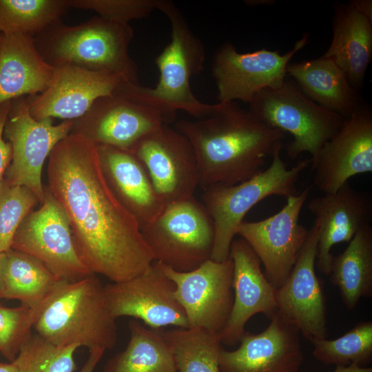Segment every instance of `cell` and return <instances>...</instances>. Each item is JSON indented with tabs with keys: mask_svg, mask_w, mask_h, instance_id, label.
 <instances>
[{
	"mask_svg": "<svg viewBox=\"0 0 372 372\" xmlns=\"http://www.w3.org/2000/svg\"><path fill=\"white\" fill-rule=\"evenodd\" d=\"M48 158V190L65 211L91 273L118 282L145 271L154 257L136 219L110 186L97 145L70 132Z\"/></svg>",
	"mask_w": 372,
	"mask_h": 372,
	"instance_id": "6da1fadb",
	"label": "cell"
},
{
	"mask_svg": "<svg viewBox=\"0 0 372 372\" xmlns=\"http://www.w3.org/2000/svg\"><path fill=\"white\" fill-rule=\"evenodd\" d=\"M176 126L194 149L203 189L236 185L259 174L285 137L236 101L218 102L210 115L196 121L182 120Z\"/></svg>",
	"mask_w": 372,
	"mask_h": 372,
	"instance_id": "7a4b0ae2",
	"label": "cell"
},
{
	"mask_svg": "<svg viewBox=\"0 0 372 372\" xmlns=\"http://www.w3.org/2000/svg\"><path fill=\"white\" fill-rule=\"evenodd\" d=\"M34 311L33 329L56 346L105 351L116 342V319L107 307L104 286L96 274L59 280Z\"/></svg>",
	"mask_w": 372,
	"mask_h": 372,
	"instance_id": "3957f363",
	"label": "cell"
},
{
	"mask_svg": "<svg viewBox=\"0 0 372 372\" xmlns=\"http://www.w3.org/2000/svg\"><path fill=\"white\" fill-rule=\"evenodd\" d=\"M133 36L130 24L98 16L76 25L60 21L33 39L40 55L52 67L74 65L139 83L136 63L129 53Z\"/></svg>",
	"mask_w": 372,
	"mask_h": 372,
	"instance_id": "277c9868",
	"label": "cell"
},
{
	"mask_svg": "<svg viewBox=\"0 0 372 372\" xmlns=\"http://www.w3.org/2000/svg\"><path fill=\"white\" fill-rule=\"evenodd\" d=\"M176 112L151 88L122 81L73 121L71 132L81 133L96 145L129 150L147 134L172 122Z\"/></svg>",
	"mask_w": 372,
	"mask_h": 372,
	"instance_id": "5b68a950",
	"label": "cell"
},
{
	"mask_svg": "<svg viewBox=\"0 0 372 372\" xmlns=\"http://www.w3.org/2000/svg\"><path fill=\"white\" fill-rule=\"evenodd\" d=\"M282 147L275 150L268 168L248 180L236 185H213L203 189L202 203L214 229L211 260L222 262L229 258L231 245L238 226L257 203L271 196L287 198L299 193L296 184L311 159L301 160L288 169L280 155Z\"/></svg>",
	"mask_w": 372,
	"mask_h": 372,
	"instance_id": "8992f818",
	"label": "cell"
},
{
	"mask_svg": "<svg viewBox=\"0 0 372 372\" xmlns=\"http://www.w3.org/2000/svg\"><path fill=\"white\" fill-rule=\"evenodd\" d=\"M249 105V111L258 119L293 136L286 147L291 159L304 152L315 158L346 120L311 100L293 79L261 90Z\"/></svg>",
	"mask_w": 372,
	"mask_h": 372,
	"instance_id": "52a82bcc",
	"label": "cell"
},
{
	"mask_svg": "<svg viewBox=\"0 0 372 372\" xmlns=\"http://www.w3.org/2000/svg\"><path fill=\"white\" fill-rule=\"evenodd\" d=\"M141 231L154 260L176 271H192L211 259L213 222L194 196L167 205Z\"/></svg>",
	"mask_w": 372,
	"mask_h": 372,
	"instance_id": "ba28073f",
	"label": "cell"
},
{
	"mask_svg": "<svg viewBox=\"0 0 372 372\" xmlns=\"http://www.w3.org/2000/svg\"><path fill=\"white\" fill-rule=\"evenodd\" d=\"M158 10L170 21L171 41L155 59L160 74L158 83L151 90L175 110H183L194 117L203 118L217 106V103L201 102L191 89L192 76L204 69L203 43L172 1L160 0Z\"/></svg>",
	"mask_w": 372,
	"mask_h": 372,
	"instance_id": "9c48e42d",
	"label": "cell"
},
{
	"mask_svg": "<svg viewBox=\"0 0 372 372\" xmlns=\"http://www.w3.org/2000/svg\"><path fill=\"white\" fill-rule=\"evenodd\" d=\"M73 121H63L54 125L53 118L41 120L30 114L27 97L11 102L4 134L12 147V160L6 178L14 185L23 186L43 202L45 190L42 169L53 148L72 131Z\"/></svg>",
	"mask_w": 372,
	"mask_h": 372,
	"instance_id": "30bf717a",
	"label": "cell"
},
{
	"mask_svg": "<svg viewBox=\"0 0 372 372\" xmlns=\"http://www.w3.org/2000/svg\"><path fill=\"white\" fill-rule=\"evenodd\" d=\"M11 249L38 259L59 280H76L92 274L76 250L65 211L49 190L41 207L30 212L19 227Z\"/></svg>",
	"mask_w": 372,
	"mask_h": 372,
	"instance_id": "8fae6325",
	"label": "cell"
},
{
	"mask_svg": "<svg viewBox=\"0 0 372 372\" xmlns=\"http://www.w3.org/2000/svg\"><path fill=\"white\" fill-rule=\"evenodd\" d=\"M311 191L307 187L278 213L259 221H242L236 235L244 239L260 260L268 281L278 289L291 273L308 237L309 229L299 223Z\"/></svg>",
	"mask_w": 372,
	"mask_h": 372,
	"instance_id": "7c38bea8",
	"label": "cell"
},
{
	"mask_svg": "<svg viewBox=\"0 0 372 372\" xmlns=\"http://www.w3.org/2000/svg\"><path fill=\"white\" fill-rule=\"evenodd\" d=\"M162 266L175 285L174 296L185 312L188 328L202 329L220 336L234 302L231 258L222 262L209 259L187 272Z\"/></svg>",
	"mask_w": 372,
	"mask_h": 372,
	"instance_id": "4fadbf2b",
	"label": "cell"
},
{
	"mask_svg": "<svg viewBox=\"0 0 372 372\" xmlns=\"http://www.w3.org/2000/svg\"><path fill=\"white\" fill-rule=\"evenodd\" d=\"M129 151L143 165L165 205L194 196L199 186L198 162L191 143L178 130L163 125Z\"/></svg>",
	"mask_w": 372,
	"mask_h": 372,
	"instance_id": "5bb4252c",
	"label": "cell"
},
{
	"mask_svg": "<svg viewBox=\"0 0 372 372\" xmlns=\"http://www.w3.org/2000/svg\"><path fill=\"white\" fill-rule=\"evenodd\" d=\"M308 38L305 34L291 51L282 55L266 49L240 53L232 43L223 44L214 56L211 68L218 101L249 103L261 90L282 85L286 80L287 65L305 46Z\"/></svg>",
	"mask_w": 372,
	"mask_h": 372,
	"instance_id": "9a60e30c",
	"label": "cell"
},
{
	"mask_svg": "<svg viewBox=\"0 0 372 372\" xmlns=\"http://www.w3.org/2000/svg\"><path fill=\"white\" fill-rule=\"evenodd\" d=\"M104 291L107 307L116 320L132 317L155 330L189 327L185 312L174 296L175 285L156 260L132 278L106 285Z\"/></svg>",
	"mask_w": 372,
	"mask_h": 372,
	"instance_id": "2e32d148",
	"label": "cell"
},
{
	"mask_svg": "<svg viewBox=\"0 0 372 372\" xmlns=\"http://www.w3.org/2000/svg\"><path fill=\"white\" fill-rule=\"evenodd\" d=\"M318 242L314 221L291 273L276 292L277 312L311 343L327 336L326 299L315 270Z\"/></svg>",
	"mask_w": 372,
	"mask_h": 372,
	"instance_id": "e0dca14e",
	"label": "cell"
},
{
	"mask_svg": "<svg viewBox=\"0 0 372 372\" xmlns=\"http://www.w3.org/2000/svg\"><path fill=\"white\" fill-rule=\"evenodd\" d=\"M315 186L337 191L356 175L372 172V113L360 105L340 130L311 158Z\"/></svg>",
	"mask_w": 372,
	"mask_h": 372,
	"instance_id": "ac0fdd59",
	"label": "cell"
},
{
	"mask_svg": "<svg viewBox=\"0 0 372 372\" xmlns=\"http://www.w3.org/2000/svg\"><path fill=\"white\" fill-rule=\"evenodd\" d=\"M261 333L245 331L238 349H221L220 372H300L304 360L299 331L277 311Z\"/></svg>",
	"mask_w": 372,
	"mask_h": 372,
	"instance_id": "d6986e66",
	"label": "cell"
},
{
	"mask_svg": "<svg viewBox=\"0 0 372 372\" xmlns=\"http://www.w3.org/2000/svg\"><path fill=\"white\" fill-rule=\"evenodd\" d=\"M54 68L48 88L39 94L27 97L30 112L37 120L58 118L76 121L98 99L110 94L124 81L114 74L91 71L74 65Z\"/></svg>",
	"mask_w": 372,
	"mask_h": 372,
	"instance_id": "ffe728a7",
	"label": "cell"
},
{
	"mask_svg": "<svg viewBox=\"0 0 372 372\" xmlns=\"http://www.w3.org/2000/svg\"><path fill=\"white\" fill-rule=\"evenodd\" d=\"M229 257L234 264V302L220 339L221 344L234 346L240 342L252 316L263 313L270 318L277 311V289L268 281L260 260L244 239H234Z\"/></svg>",
	"mask_w": 372,
	"mask_h": 372,
	"instance_id": "44dd1931",
	"label": "cell"
},
{
	"mask_svg": "<svg viewBox=\"0 0 372 372\" xmlns=\"http://www.w3.org/2000/svg\"><path fill=\"white\" fill-rule=\"evenodd\" d=\"M308 208L318 225L316 265L321 273L329 276L332 247L340 242H349L361 228L371 225L372 197L347 182L335 192L311 199Z\"/></svg>",
	"mask_w": 372,
	"mask_h": 372,
	"instance_id": "7402d4cb",
	"label": "cell"
},
{
	"mask_svg": "<svg viewBox=\"0 0 372 372\" xmlns=\"http://www.w3.org/2000/svg\"><path fill=\"white\" fill-rule=\"evenodd\" d=\"M97 147L110 186L140 227L154 220L166 205L139 159L127 149L105 145Z\"/></svg>",
	"mask_w": 372,
	"mask_h": 372,
	"instance_id": "603a6c76",
	"label": "cell"
},
{
	"mask_svg": "<svg viewBox=\"0 0 372 372\" xmlns=\"http://www.w3.org/2000/svg\"><path fill=\"white\" fill-rule=\"evenodd\" d=\"M54 70L40 55L33 37L0 33V104L43 92Z\"/></svg>",
	"mask_w": 372,
	"mask_h": 372,
	"instance_id": "cb8c5ba5",
	"label": "cell"
},
{
	"mask_svg": "<svg viewBox=\"0 0 372 372\" xmlns=\"http://www.w3.org/2000/svg\"><path fill=\"white\" fill-rule=\"evenodd\" d=\"M322 56L331 59L358 92L372 57V20L349 4H337L332 41Z\"/></svg>",
	"mask_w": 372,
	"mask_h": 372,
	"instance_id": "d4e9b609",
	"label": "cell"
},
{
	"mask_svg": "<svg viewBox=\"0 0 372 372\" xmlns=\"http://www.w3.org/2000/svg\"><path fill=\"white\" fill-rule=\"evenodd\" d=\"M287 75L292 77L302 92L318 105L349 118L360 106L358 92L342 70L330 59L291 63Z\"/></svg>",
	"mask_w": 372,
	"mask_h": 372,
	"instance_id": "484cf974",
	"label": "cell"
},
{
	"mask_svg": "<svg viewBox=\"0 0 372 372\" xmlns=\"http://www.w3.org/2000/svg\"><path fill=\"white\" fill-rule=\"evenodd\" d=\"M330 281L338 288L347 309L353 310L360 300L372 294V227L361 228L346 249L333 256Z\"/></svg>",
	"mask_w": 372,
	"mask_h": 372,
	"instance_id": "4316f807",
	"label": "cell"
},
{
	"mask_svg": "<svg viewBox=\"0 0 372 372\" xmlns=\"http://www.w3.org/2000/svg\"><path fill=\"white\" fill-rule=\"evenodd\" d=\"M126 347L108 360L103 372H176L172 353L162 333L136 320L128 324Z\"/></svg>",
	"mask_w": 372,
	"mask_h": 372,
	"instance_id": "83f0119b",
	"label": "cell"
},
{
	"mask_svg": "<svg viewBox=\"0 0 372 372\" xmlns=\"http://www.w3.org/2000/svg\"><path fill=\"white\" fill-rule=\"evenodd\" d=\"M1 298L36 308L59 280L38 259L11 249L6 253Z\"/></svg>",
	"mask_w": 372,
	"mask_h": 372,
	"instance_id": "f1b7e54d",
	"label": "cell"
},
{
	"mask_svg": "<svg viewBox=\"0 0 372 372\" xmlns=\"http://www.w3.org/2000/svg\"><path fill=\"white\" fill-rule=\"evenodd\" d=\"M174 358L176 372H220L219 335L202 329L176 328L161 332Z\"/></svg>",
	"mask_w": 372,
	"mask_h": 372,
	"instance_id": "f546056e",
	"label": "cell"
},
{
	"mask_svg": "<svg viewBox=\"0 0 372 372\" xmlns=\"http://www.w3.org/2000/svg\"><path fill=\"white\" fill-rule=\"evenodd\" d=\"M67 0H0V33L34 37L61 21Z\"/></svg>",
	"mask_w": 372,
	"mask_h": 372,
	"instance_id": "4dcf8cb0",
	"label": "cell"
},
{
	"mask_svg": "<svg viewBox=\"0 0 372 372\" xmlns=\"http://www.w3.org/2000/svg\"><path fill=\"white\" fill-rule=\"evenodd\" d=\"M313 355L327 365L347 366L367 364L372 358V321H362L342 336L316 340Z\"/></svg>",
	"mask_w": 372,
	"mask_h": 372,
	"instance_id": "1f68e13d",
	"label": "cell"
},
{
	"mask_svg": "<svg viewBox=\"0 0 372 372\" xmlns=\"http://www.w3.org/2000/svg\"><path fill=\"white\" fill-rule=\"evenodd\" d=\"M76 345L56 346L37 333L22 346L14 364L19 372H74Z\"/></svg>",
	"mask_w": 372,
	"mask_h": 372,
	"instance_id": "d6a6232c",
	"label": "cell"
},
{
	"mask_svg": "<svg viewBox=\"0 0 372 372\" xmlns=\"http://www.w3.org/2000/svg\"><path fill=\"white\" fill-rule=\"evenodd\" d=\"M38 202L27 187L12 185L6 178L0 182V253L11 249L19 227Z\"/></svg>",
	"mask_w": 372,
	"mask_h": 372,
	"instance_id": "836d02e7",
	"label": "cell"
},
{
	"mask_svg": "<svg viewBox=\"0 0 372 372\" xmlns=\"http://www.w3.org/2000/svg\"><path fill=\"white\" fill-rule=\"evenodd\" d=\"M34 309L21 304L7 307L0 304V353L14 360L22 346L32 336Z\"/></svg>",
	"mask_w": 372,
	"mask_h": 372,
	"instance_id": "e575fe53",
	"label": "cell"
},
{
	"mask_svg": "<svg viewBox=\"0 0 372 372\" xmlns=\"http://www.w3.org/2000/svg\"><path fill=\"white\" fill-rule=\"evenodd\" d=\"M70 8L92 10L108 21L130 24L158 10L160 0H67Z\"/></svg>",
	"mask_w": 372,
	"mask_h": 372,
	"instance_id": "d590c367",
	"label": "cell"
},
{
	"mask_svg": "<svg viewBox=\"0 0 372 372\" xmlns=\"http://www.w3.org/2000/svg\"><path fill=\"white\" fill-rule=\"evenodd\" d=\"M12 101L0 104V182L3 178L12 160V147L3 138L5 124L10 109Z\"/></svg>",
	"mask_w": 372,
	"mask_h": 372,
	"instance_id": "8d00e7d4",
	"label": "cell"
},
{
	"mask_svg": "<svg viewBox=\"0 0 372 372\" xmlns=\"http://www.w3.org/2000/svg\"><path fill=\"white\" fill-rule=\"evenodd\" d=\"M105 353L102 349L90 350L89 355L79 372H94Z\"/></svg>",
	"mask_w": 372,
	"mask_h": 372,
	"instance_id": "74e56055",
	"label": "cell"
},
{
	"mask_svg": "<svg viewBox=\"0 0 372 372\" xmlns=\"http://www.w3.org/2000/svg\"><path fill=\"white\" fill-rule=\"evenodd\" d=\"M349 4L357 11L365 14L372 20V1L371 0H354Z\"/></svg>",
	"mask_w": 372,
	"mask_h": 372,
	"instance_id": "f35d334b",
	"label": "cell"
},
{
	"mask_svg": "<svg viewBox=\"0 0 372 372\" xmlns=\"http://www.w3.org/2000/svg\"><path fill=\"white\" fill-rule=\"evenodd\" d=\"M302 372H310L303 371ZM329 372H372L371 367H364L358 364H351L347 366H336L335 370Z\"/></svg>",
	"mask_w": 372,
	"mask_h": 372,
	"instance_id": "ab89813d",
	"label": "cell"
},
{
	"mask_svg": "<svg viewBox=\"0 0 372 372\" xmlns=\"http://www.w3.org/2000/svg\"><path fill=\"white\" fill-rule=\"evenodd\" d=\"M6 260V254L0 253V298L3 285L4 270Z\"/></svg>",
	"mask_w": 372,
	"mask_h": 372,
	"instance_id": "60d3db41",
	"label": "cell"
},
{
	"mask_svg": "<svg viewBox=\"0 0 372 372\" xmlns=\"http://www.w3.org/2000/svg\"><path fill=\"white\" fill-rule=\"evenodd\" d=\"M0 372H19L16 365L13 362H1Z\"/></svg>",
	"mask_w": 372,
	"mask_h": 372,
	"instance_id": "b9f144b4",
	"label": "cell"
}]
</instances>
